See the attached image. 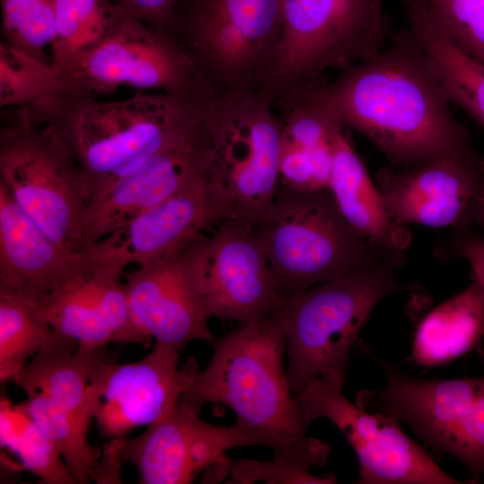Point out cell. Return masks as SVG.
<instances>
[{
  "label": "cell",
  "mask_w": 484,
  "mask_h": 484,
  "mask_svg": "<svg viewBox=\"0 0 484 484\" xmlns=\"http://www.w3.org/2000/svg\"><path fill=\"white\" fill-rule=\"evenodd\" d=\"M328 190L344 220L363 240L401 256L411 236L392 220L376 184L343 129L334 139Z\"/></svg>",
  "instance_id": "22"
},
{
  "label": "cell",
  "mask_w": 484,
  "mask_h": 484,
  "mask_svg": "<svg viewBox=\"0 0 484 484\" xmlns=\"http://www.w3.org/2000/svg\"><path fill=\"white\" fill-rule=\"evenodd\" d=\"M418 22L484 64V0H402Z\"/></svg>",
  "instance_id": "31"
},
{
  "label": "cell",
  "mask_w": 484,
  "mask_h": 484,
  "mask_svg": "<svg viewBox=\"0 0 484 484\" xmlns=\"http://www.w3.org/2000/svg\"><path fill=\"white\" fill-rule=\"evenodd\" d=\"M379 3L383 4V0H377Z\"/></svg>",
  "instance_id": "37"
},
{
  "label": "cell",
  "mask_w": 484,
  "mask_h": 484,
  "mask_svg": "<svg viewBox=\"0 0 484 484\" xmlns=\"http://www.w3.org/2000/svg\"><path fill=\"white\" fill-rule=\"evenodd\" d=\"M125 14L113 0H55L52 65L64 73L72 72Z\"/></svg>",
  "instance_id": "25"
},
{
  "label": "cell",
  "mask_w": 484,
  "mask_h": 484,
  "mask_svg": "<svg viewBox=\"0 0 484 484\" xmlns=\"http://www.w3.org/2000/svg\"><path fill=\"white\" fill-rule=\"evenodd\" d=\"M310 468L290 461L274 458L271 462H260L251 459L231 460L228 475L229 483H335V476H314Z\"/></svg>",
  "instance_id": "33"
},
{
  "label": "cell",
  "mask_w": 484,
  "mask_h": 484,
  "mask_svg": "<svg viewBox=\"0 0 484 484\" xmlns=\"http://www.w3.org/2000/svg\"><path fill=\"white\" fill-rule=\"evenodd\" d=\"M409 29L430 58L449 102L484 126V64L459 50L427 26L408 21Z\"/></svg>",
  "instance_id": "27"
},
{
  "label": "cell",
  "mask_w": 484,
  "mask_h": 484,
  "mask_svg": "<svg viewBox=\"0 0 484 484\" xmlns=\"http://www.w3.org/2000/svg\"><path fill=\"white\" fill-rule=\"evenodd\" d=\"M285 352L281 308L240 323L214 343L207 367H195L187 393L203 404L230 408L238 422L268 440L274 458L309 468L322 466L331 448L307 435L284 366Z\"/></svg>",
  "instance_id": "3"
},
{
  "label": "cell",
  "mask_w": 484,
  "mask_h": 484,
  "mask_svg": "<svg viewBox=\"0 0 484 484\" xmlns=\"http://www.w3.org/2000/svg\"><path fill=\"white\" fill-rule=\"evenodd\" d=\"M1 446L17 456L22 466L45 484L77 483L64 459L37 426L24 404L5 396L0 400Z\"/></svg>",
  "instance_id": "28"
},
{
  "label": "cell",
  "mask_w": 484,
  "mask_h": 484,
  "mask_svg": "<svg viewBox=\"0 0 484 484\" xmlns=\"http://www.w3.org/2000/svg\"><path fill=\"white\" fill-rule=\"evenodd\" d=\"M190 246L138 265L126 276L133 322L150 344L154 341L180 351L194 340L217 341L188 269Z\"/></svg>",
  "instance_id": "18"
},
{
  "label": "cell",
  "mask_w": 484,
  "mask_h": 484,
  "mask_svg": "<svg viewBox=\"0 0 484 484\" xmlns=\"http://www.w3.org/2000/svg\"><path fill=\"white\" fill-rule=\"evenodd\" d=\"M78 344L45 322L35 305L0 296V380L14 376L39 353L74 350Z\"/></svg>",
  "instance_id": "26"
},
{
  "label": "cell",
  "mask_w": 484,
  "mask_h": 484,
  "mask_svg": "<svg viewBox=\"0 0 484 484\" xmlns=\"http://www.w3.org/2000/svg\"><path fill=\"white\" fill-rule=\"evenodd\" d=\"M76 90L67 74L51 63L39 60L0 42V107L30 108Z\"/></svg>",
  "instance_id": "29"
},
{
  "label": "cell",
  "mask_w": 484,
  "mask_h": 484,
  "mask_svg": "<svg viewBox=\"0 0 484 484\" xmlns=\"http://www.w3.org/2000/svg\"><path fill=\"white\" fill-rule=\"evenodd\" d=\"M65 74L78 92L91 95L130 87L200 99L209 91L192 60L172 39L127 13Z\"/></svg>",
  "instance_id": "14"
},
{
  "label": "cell",
  "mask_w": 484,
  "mask_h": 484,
  "mask_svg": "<svg viewBox=\"0 0 484 484\" xmlns=\"http://www.w3.org/2000/svg\"><path fill=\"white\" fill-rule=\"evenodd\" d=\"M457 250L470 264L473 281L484 291V238L463 236L457 241Z\"/></svg>",
  "instance_id": "35"
},
{
  "label": "cell",
  "mask_w": 484,
  "mask_h": 484,
  "mask_svg": "<svg viewBox=\"0 0 484 484\" xmlns=\"http://www.w3.org/2000/svg\"><path fill=\"white\" fill-rule=\"evenodd\" d=\"M376 184L399 226L465 228L484 189V159L475 153L390 166L378 173Z\"/></svg>",
  "instance_id": "17"
},
{
  "label": "cell",
  "mask_w": 484,
  "mask_h": 484,
  "mask_svg": "<svg viewBox=\"0 0 484 484\" xmlns=\"http://www.w3.org/2000/svg\"><path fill=\"white\" fill-rule=\"evenodd\" d=\"M484 337V291L473 282L441 303L418 324L412 359L426 367H437L476 349Z\"/></svg>",
  "instance_id": "23"
},
{
  "label": "cell",
  "mask_w": 484,
  "mask_h": 484,
  "mask_svg": "<svg viewBox=\"0 0 484 484\" xmlns=\"http://www.w3.org/2000/svg\"><path fill=\"white\" fill-rule=\"evenodd\" d=\"M276 54L263 88L273 103L370 59L385 47L389 24L377 0H281Z\"/></svg>",
  "instance_id": "8"
},
{
  "label": "cell",
  "mask_w": 484,
  "mask_h": 484,
  "mask_svg": "<svg viewBox=\"0 0 484 484\" xmlns=\"http://www.w3.org/2000/svg\"><path fill=\"white\" fill-rule=\"evenodd\" d=\"M23 402L30 418L61 454L77 483L92 480L101 452L88 439L91 424L62 410L39 393L28 394Z\"/></svg>",
  "instance_id": "30"
},
{
  "label": "cell",
  "mask_w": 484,
  "mask_h": 484,
  "mask_svg": "<svg viewBox=\"0 0 484 484\" xmlns=\"http://www.w3.org/2000/svg\"><path fill=\"white\" fill-rule=\"evenodd\" d=\"M203 100L137 91L126 99L101 101L77 92L28 108L71 151L84 176L89 203L156 155L196 139Z\"/></svg>",
  "instance_id": "2"
},
{
  "label": "cell",
  "mask_w": 484,
  "mask_h": 484,
  "mask_svg": "<svg viewBox=\"0 0 484 484\" xmlns=\"http://www.w3.org/2000/svg\"><path fill=\"white\" fill-rule=\"evenodd\" d=\"M1 118L0 182L55 244L78 252L88 203L79 164L56 131L28 108L2 109Z\"/></svg>",
  "instance_id": "7"
},
{
  "label": "cell",
  "mask_w": 484,
  "mask_h": 484,
  "mask_svg": "<svg viewBox=\"0 0 484 484\" xmlns=\"http://www.w3.org/2000/svg\"><path fill=\"white\" fill-rule=\"evenodd\" d=\"M219 222L203 178L79 251L94 263L124 270L178 252Z\"/></svg>",
  "instance_id": "19"
},
{
  "label": "cell",
  "mask_w": 484,
  "mask_h": 484,
  "mask_svg": "<svg viewBox=\"0 0 484 484\" xmlns=\"http://www.w3.org/2000/svg\"><path fill=\"white\" fill-rule=\"evenodd\" d=\"M76 255L55 244L0 182V296L38 303L64 281Z\"/></svg>",
  "instance_id": "21"
},
{
  "label": "cell",
  "mask_w": 484,
  "mask_h": 484,
  "mask_svg": "<svg viewBox=\"0 0 484 484\" xmlns=\"http://www.w3.org/2000/svg\"><path fill=\"white\" fill-rule=\"evenodd\" d=\"M281 0H177L170 39L214 94L263 88L278 48Z\"/></svg>",
  "instance_id": "9"
},
{
  "label": "cell",
  "mask_w": 484,
  "mask_h": 484,
  "mask_svg": "<svg viewBox=\"0 0 484 484\" xmlns=\"http://www.w3.org/2000/svg\"><path fill=\"white\" fill-rule=\"evenodd\" d=\"M378 362L386 383L360 394L362 408L407 423L433 449L461 461L476 479L484 476V376L419 379Z\"/></svg>",
  "instance_id": "10"
},
{
  "label": "cell",
  "mask_w": 484,
  "mask_h": 484,
  "mask_svg": "<svg viewBox=\"0 0 484 484\" xmlns=\"http://www.w3.org/2000/svg\"><path fill=\"white\" fill-rule=\"evenodd\" d=\"M123 270L94 263L78 251L64 281L38 303V315L78 346L101 349L111 342L150 348L131 315Z\"/></svg>",
  "instance_id": "16"
},
{
  "label": "cell",
  "mask_w": 484,
  "mask_h": 484,
  "mask_svg": "<svg viewBox=\"0 0 484 484\" xmlns=\"http://www.w3.org/2000/svg\"><path fill=\"white\" fill-rule=\"evenodd\" d=\"M4 43L51 63L55 0H0Z\"/></svg>",
  "instance_id": "32"
},
{
  "label": "cell",
  "mask_w": 484,
  "mask_h": 484,
  "mask_svg": "<svg viewBox=\"0 0 484 484\" xmlns=\"http://www.w3.org/2000/svg\"><path fill=\"white\" fill-rule=\"evenodd\" d=\"M129 15L170 38L177 0H113Z\"/></svg>",
  "instance_id": "34"
},
{
  "label": "cell",
  "mask_w": 484,
  "mask_h": 484,
  "mask_svg": "<svg viewBox=\"0 0 484 484\" xmlns=\"http://www.w3.org/2000/svg\"><path fill=\"white\" fill-rule=\"evenodd\" d=\"M179 350L154 343L143 359L120 364L99 350L91 373L95 395L93 417L101 434L122 439L132 430L149 427L188 391L197 363L189 358L178 367Z\"/></svg>",
  "instance_id": "15"
},
{
  "label": "cell",
  "mask_w": 484,
  "mask_h": 484,
  "mask_svg": "<svg viewBox=\"0 0 484 484\" xmlns=\"http://www.w3.org/2000/svg\"><path fill=\"white\" fill-rule=\"evenodd\" d=\"M323 95L340 125L367 137L391 166L477 153L410 29L391 34L379 53L325 82Z\"/></svg>",
  "instance_id": "1"
},
{
  "label": "cell",
  "mask_w": 484,
  "mask_h": 484,
  "mask_svg": "<svg viewBox=\"0 0 484 484\" xmlns=\"http://www.w3.org/2000/svg\"><path fill=\"white\" fill-rule=\"evenodd\" d=\"M99 350L78 346L71 351L39 353L13 382L27 395L42 394L57 407L91 424L94 420L95 402L91 373Z\"/></svg>",
  "instance_id": "24"
},
{
  "label": "cell",
  "mask_w": 484,
  "mask_h": 484,
  "mask_svg": "<svg viewBox=\"0 0 484 484\" xmlns=\"http://www.w3.org/2000/svg\"><path fill=\"white\" fill-rule=\"evenodd\" d=\"M188 248L187 264L207 317L255 320L280 310V293L254 227L222 220Z\"/></svg>",
  "instance_id": "12"
},
{
  "label": "cell",
  "mask_w": 484,
  "mask_h": 484,
  "mask_svg": "<svg viewBox=\"0 0 484 484\" xmlns=\"http://www.w3.org/2000/svg\"><path fill=\"white\" fill-rule=\"evenodd\" d=\"M203 404L186 392L161 419L134 438L116 439L122 463L133 464L142 484H186L206 471L209 482L226 479L231 448L270 443L236 422L214 426L203 421Z\"/></svg>",
  "instance_id": "11"
},
{
  "label": "cell",
  "mask_w": 484,
  "mask_h": 484,
  "mask_svg": "<svg viewBox=\"0 0 484 484\" xmlns=\"http://www.w3.org/2000/svg\"><path fill=\"white\" fill-rule=\"evenodd\" d=\"M205 173L201 131L196 139L156 155L90 202L82 217L81 249L205 178Z\"/></svg>",
  "instance_id": "20"
},
{
  "label": "cell",
  "mask_w": 484,
  "mask_h": 484,
  "mask_svg": "<svg viewBox=\"0 0 484 484\" xmlns=\"http://www.w3.org/2000/svg\"><path fill=\"white\" fill-rule=\"evenodd\" d=\"M342 386L315 378L296 396L305 423L324 418L357 454L359 484H460L408 437L399 422L350 402Z\"/></svg>",
  "instance_id": "13"
},
{
  "label": "cell",
  "mask_w": 484,
  "mask_h": 484,
  "mask_svg": "<svg viewBox=\"0 0 484 484\" xmlns=\"http://www.w3.org/2000/svg\"><path fill=\"white\" fill-rule=\"evenodd\" d=\"M399 263L390 256L362 264L285 300L287 375L295 396L315 378L343 387L351 348L371 313L406 289L395 273Z\"/></svg>",
  "instance_id": "5"
},
{
  "label": "cell",
  "mask_w": 484,
  "mask_h": 484,
  "mask_svg": "<svg viewBox=\"0 0 484 484\" xmlns=\"http://www.w3.org/2000/svg\"><path fill=\"white\" fill-rule=\"evenodd\" d=\"M263 88L208 95L202 105L205 181L220 221L256 226L280 182L282 119Z\"/></svg>",
  "instance_id": "4"
},
{
  "label": "cell",
  "mask_w": 484,
  "mask_h": 484,
  "mask_svg": "<svg viewBox=\"0 0 484 484\" xmlns=\"http://www.w3.org/2000/svg\"><path fill=\"white\" fill-rule=\"evenodd\" d=\"M254 229L285 299L362 264L401 257L363 240L328 189L301 190L279 182L268 212Z\"/></svg>",
  "instance_id": "6"
},
{
  "label": "cell",
  "mask_w": 484,
  "mask_h": 484,
  "mask_svg": "<svg viewBox=\"0 0 484 484\" xmlns=\"http://www.w3.org/2000/svg\"><path fill=\"white\" fill-rule=\"evenodd\" d=\"M471 223H475L484 228V189L478 195L473 205Z\"/></svg>",
  "instance_id": "36"
}]
</instances>
